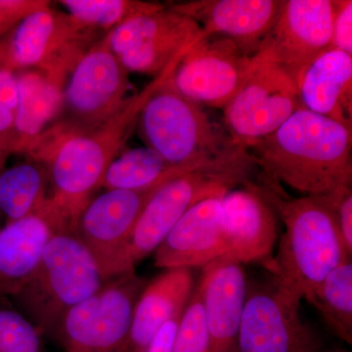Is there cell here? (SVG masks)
<instances>
[{
    "label": "cell",
    "instance_id": "836d02e7",
    "mask_svg": "<svg viewBox=\"0 0 352 352\" xmlns=\"http://www.w3.org/2000/svg\"><path fill=\"white\" fill-rule=\"evenodd\" d=\"M182 314L176 315L164 323L142 352H173L176 333Z\"/></svg>",
    "mask_w": 352,
    "mask_h": 352
},
{
    "label": "cell",
    "instance_id": "9a60e30c",
    "mask_svg": "<svg viewBox=\"0 0 352 352\" xmlns=\"http://www.w3.org/2000/svg\"><path fill=\"white\" fill-rule=\"evenodd\" d=\"M201 36L206 34L198 23L168 6L127 21L107 34L111 50L129 73L153 78Z\"/></svg>",
    "mask_w": 352,
    "mask_h": 352
},
{
    "label": "cell",
    "instance_id": "52a82bcc",
    "mask_svg": "<svg viewBox=\"0 0 352 352\" xmlns=\"http://www.w3.org/2000/svg\"><path fill=\"white\" fill-rule=\"evenodd\" d=\"M171 78V76H170ZM170 80L146 102L139 129L147 147L173 166H200L237 144L200 104L180 94Z\"/></svg>",
    "mask_w": 352,
    "mask_h": 352
},
{
    "label": "cell",
    "instance_id": "4fadbf2b",
    "mask_svg": "<svg viewBox=\"0 0 352 352\" xmlns=\"http://www.w3.org/2000/svg\"><path fill=\"white\" fill-rule=\"evenodd\" d=\"M300 108L294 78L278 65L263 62L223 109L224 120L234 143L250 149Z\"/></svg>",
    "mask_w": 352,
    "mask_h": 352
},
{
    "label": "cell",
    "instance_id": "8992f818",
    "mask_svg": "<svg viewBox=\"0 0 352 352\" xmlns=\"http://www.w3.org/2000/svg\"><path fill=\"white\" fill-rule=\"evenodd\" d=\"M104 283L96 261L75 232H58L48 241L31 279L12 298L39 332L54 338L69 310Z\"/></svg>",
    "mask_w": 352,
    "mask_h": 352
},
{
    "label": "cell",
    "instance_id": "9c48e42d",
    "mask_svg": "<svg viewBox=\"0 0 352 352\" xmlns=\"http://www.w3.org/2000/svg\"><path fill=\"white\" fill-rule=\"evenodd\" d=\"M147 283L135 272L105 281L69 310L54 339L64 352H126L134 307Z\"/></svg>",
    "mask_w": 352,
    "mask_h": 352
},
{
    "label": "cell",
    "instance_id": "d4e9b609",
    "mask_svg": "<svg viewBox=\"0 0 352 352\" xmlns=\"http://www.w3.org/2000/svg\"><path fill=\"white\" fill-rule=\"evenodd\" d=\"M47 170L36 163L21 164L0 173V212L7 223L36 214L46 195Z\"/></svg>",
    "mask_w": 352,
    "mask_h": 352
},
{
    "label": "cell",
    "instance_id": "603a6c76",
    "mask_svg": "<svg viewBox=\"0 0 352 352\" xmlns=\"http://www.w3.org/2000/svg\"><path fill=\"white\" fill-rule=\"evenodd\" d=\"M16 80L18 105L12 153L25 155L56 118L65 85L34 69L17 72Z\"/></svg>",
    "mask_w": 352,
    "mask_h": 352
},
{
    "label": "cell",
    "instance_id": "cb8c5ba5",
    "mask_svg": "<svg viewBox=\"0 0 352 352\" xmlns=\"http://www.w3.org/2000/svg\"><path fill=\"white\" fill-rule=\"evenodd\" d=\"M200 166H173L155 150L145 146L129 150L116 157L106 170L102 187L106 190L149 188Z\"/></svg>",
    "mask_w": 352,
    "mask_h": 352
},
{
    "label": "cell",
    "instance_id": "f546056e",
    "mask_svg": "<svg viewBox=\"0 0 352 352\" xmlns=\"http://www.w3.org/2000/svg\"><path fill=\"white\" fill-rule=\"evenodd\" d=\"M17 105L16 73L0 66V166L7 155L12 154Z\"/></svg>",
    "mask_w": 352,
    "mask_h": 352
},
{
    "label": "cell",
    "instance_id": "d6a6232c",
    "mask_svg": "<svg viewBox=\"0 0 352 352\" xmlns=\"http://www.w3.org/2000/svg\"><path fill=\"white\" fill-rule=\"evenodd\" d=\"M332 48L352 55V1L338 0L333 20Z\"/></svg>",
    "mask_w": 352,
    "mask_h": 352
},
{
    "label": "cell",
    "instance_id": "ffe728a7",
    "mask_svg": "<svg viewBox=\"0 0 352 352\" xmlns=\"http://www.w3.org/2000/svg\"><path fill=\"white\" fill-rule=\"evenodd\" d=\"M192 268L164 270L146 284L132 316L126 352H142L164 323L182 314L196 286Z\"/></svg>",
    "mask_w": 352,
    "mask_h": 352
},
{
    "label": "cell",
    "instance_id": "4dcf8cb0",
    "mask_svg": "<svg viewBox=\"0 0 352 352\" xmlns=\"http://www.w3.org/2000/svg\"><path fill=\"white\" fill-rule=\"evenodd\" d=\"M50 6L45 0H0V36L15 29L28 16Z\"/></svg>",
    "mask_w": 352,
    "mask_h": 352
},
{
    "label": "cell",
    "instance_id": "4316f807",
    "mask_svg": "<svg viewBox=\"0 0 352 352\" xmlns=\"http://www.w3.org/2000/svg\"><path fill=\"white\" fill-rule=\"evenodd\" d=\"M58 3L80 24L105 34L127 21L157 12L166 7L139 0H62Z\"/></svg>",
    "mask_w": 352,
    "mask_h": 352
},
{
    "label": "cell",
    "instance_id": "7402d4cb",
    "mask_svg": "<svg viewBox=\"0 0 352 352\" xmlns=\"http://www.w3.org/2000/svg\"><path fill=\"white\" fill-rule=\"evenodd\" d=\"M55 233L38 212L0 229V298H14L24 288Z\"/></svg>",
    "mask_w": 352,
    "mask_h": 352
},
{
    "label": "cell",
    "instance_id": "e0dca14e",
    "mask_svg": "<svg viewBox=\"0 0 352 352\" xmlns=\"http://www.w3.org/2000/svg\"><path fill=\"white\" fill-rule=\"evenodd\" d=\"M197 280L208 338V352H239L248 278L243 264L226 256L201 267Z\"/></svg>",
    "mask_w": 352,
    "mask_h": 352
},
{
    "label": "cell",
    "instance_id": "6da1fadb",
    "mask_svg": "<svg viewBox=\"0 0 352 352\" xmlns=\"http://www.w3.org/2000/svg\"><path fill=\"white\" fill-rule=\"evenodd\" d=\"M351 141L349 127L300 108L249 150L264 179L326 197L351 187Z\"/></svg>",
    "mask_w": 352,
    "mask_h": 352
},
{
    "label": "cell",
    "instance_id": "277c9868",
    "mask_svg": "<svg viewBox=\"0 0 352 352\" xmlns=\"http://www.w3.org/2000/svg\"><path fill=\"white\" fill-rule=\"evenodd\" d=\"M129 88V72L113 54L105 34L76 65L56 118L25 156L46 168L65 143L110 119L126 102Z\"/></svg>",
    "mask_w": 352,
    "mask_h": 352
},
{
    "label": "cell",
    "instance_id": "ba28073f",
    "mask_svg": "<svg viewBox=\"0 0 352 352\" xmlns=\"http://www.w3.org/2000/svg\"><path fill=\"white\" fill-rule=\"evenodd\" d=\"M105 34L47 6L25 17L0 43V52L15 73L38 69L66 85L76 65Z\"/></svg>",
    "mask_w": 352,
    "mask_h": 352
},
{
    "label": "cell",
    "instance_id": "7a4b0ae2",
    "mask_svg": "<svg viewBox=\"0 0 352 352\" xmlns=\"http://www.w3.org/2000/svg\"><path fill=\"white\" fill-rule=\"evenodd\" d=\"M182 55L140 92L127 97L110 119L65 143L51 160L45 168L50 171L52 193L39 212L56 232H75L78 217L102 187L106 170L131 136L146 102L170 80Z\"/></svg>",
    "mask_w": 352,
    "mask_h": 352
},
{
    "label": "cell",
    "instance_id": "2e32d148",
    "mask_svg": "<svg viewBox=\"0 0 352 352\" xmlns=\"http://www.w3.org/2000/svg\"><path fill=\"white\" fill-rule=\"evenodd\" d=\"M222 197L223 256L241 264L270 261L278 239V217L256 182Z\"/></svg>",
    "mask_w": 352,
    "mask_h": 352
},
{
    "label": "cell",
    "instance_id": "5bb4252c",
    "mask_svg": "<svg viewBox=\"0 0 352 352\" xmlns=\"http://www.w3.org/2000/svg\"><path fill=\"white\" fill-rule=\"evenodd\" d=\"M337 9L335 0H283L258 56L283 68L298 87L308 67L332 48Z\"/></svg>",
    "mask_w": 352,
    "mask_h": 352
},
{
    "label": "cell",
    "instance_id": "d6986e66",
    "mask_svg": "<svg viewBox=\"0 0 352 352\" xmlns=\"http://www.w3.org/2000/svg\"><path fill=\"white\" fill-rule=\"evenodd\" d=\"M221 200L208 199L190 208L155 251L154 265L193 270L223 256Z\"/></svg>",
    "mask_w": 352,
    "mask_h": 352
},
{
    "label": "cell",
    "instance_id": "3957f363",
    "mask_svg": "<svg viewBox=\"0 0 352 352\" xmlns=\"http://www.w3.org/2000/svg\"><path fill=\"white\" fill-rule=\"evenodd\" d=\"M285 226L276 258L267 264L271 279L296 302L309 300L324 279L351 256L327 197L292 198L281 184L256 182Z\"/></svg>",
    "mask_w": 352,
    "mask_h": 352
},
{
    "label": "cell",
    "instance_id": "7c38bea8",
    "mask_svg": "<svg viewBox=\"0 0 352 352\" xmlns=\"http://www.w3.org/2000/svg\"><path fill=\"white\" fill-rule=\"evenodd\" d=\"M296 302L270 278L248 279L239 352H319L321 340L305 323Z\"/></svg>",
    "mask_w": 352,
    "mask_h": 352
},
{
    "label": "cell",
    "instance_id": "484cf974",
    "mask_svg": "<svg viewBox=\"0 0 352 352\" xmlns=\"http://www.w3.org/2000/svg\"><path fill=\"white\" fill-rule=\"evenodd\" d=\"M308 302L320 312L333 333L352 342V263L347 259L322 281Z\"/></svg>",
    "mask_w": 352,
    "mask_h": 352
},
{
    "label": "cell",
    "instance_id": "30bf717a",
    "mask_svg": "<svg viewBox=\"0 0 352 352\" xmlns=\"http://www.w3.org/2000/svg\"><path fill=\"white\" fill-rule=\"evenodd\" d=\"M263 62L233 39L201 36L182 55L170 82L190 100L223 110Z\"/></svg>",
    "mask_w": 352,
    "mask_h": 352
},
{
    "label": "cell",
    "instance_id": "44dd1931",
    "mask_svg": "<svg viewBox=\"0 0 352 352\" xmlns=\"http://www.w3.org/2000/svg\"><path fill=\"white\" fill-rule=\"evenodd\" d=\"M298 87L302 108L351 129L352 55L326 51L308 67Z\"/></svg>",
    "mask_w": 352,
    "mask_h": 352
},
{
    "label": "cell",
    "instance_id": "f1b7e54d",
    "mask_svg": "<svg viewBox=\"0 0 352 352\" xmlns=\"http://www.w3.org/2000/svg\"><path fill=\"white\" fill-rule=\"evenodd\" d=\"M173 352H208V338L197 286L182 315Z\"/></svg>",
    "mask_w": 352,
    "mask_h": 352
},
{
    "label": "cell",
    "instance_id": "1f68e13d",
    "mask_svg": "<svg viewBox=\"0 0 352 352\" xmlns=\"http://www.w3.org/2000/svg\"><path fill=\"white\" fill-rule=\"evenodd\" d=\"M332 204L338 228L349 256H352V192L351 187L333 195L326 196Z\"/></svg>",
    "mask_w": 352,
    "mask_h": 352
},
{
    "label": "cell",
    "instance_id": "5b68a950",
    "mask_svg": "<svg viewBox=\"0 0 352 352\" xmlns=\"http://www.w3.org/2000/svg\"><path fill=\"white\" fill-rule=\"evenodd\" d=\"M256 163L244 146H236L200 168L164 183L148 201L129 240L132 267L155 252L178 220L197 204L223 197L236 185L252 182Z\"/></svg>",
    "mask_w": 352,
    "mask_h": 352
},
{
    "label": "cell",
    "instance_id": "8fae6325",
    "mask_svg": "<svg viewBox=\"0 0 352 352\" xmlns=\"http://www.w3.org/2000/svg\"><path fill=\"white\" fill-rule=\"evenodd\" d=\"M164 184L107 190L92 199L78 217L75 234L94 256L104 281L135 272L129 261V237L148 201Z\"/></svg>",
    "mask_w": 352,
    "mask_h": 352
},
{
    "label": "cell",
    "instance_id": "83f0119b",
    "mask_svg": "<svg viewBox=\"0 0 352 352\" xmlns=\"http://www.w3.org/2000/svg\"><path fill=\"white\" fill-rule=\"evenodd\" d=\"M41 337L18 308L0 298V352H41Z\"/></svg>",
    "mask_w": 352,
    "mask_h": 352
},
{
    "label": "cell",
    "instance_id": "ac0fdd59",
    "mask_svg": "<svg viewBox=\"0 0 352 352\" xmlns=\"http://www.w3.org/2000/svg\"><path fill=\"white\" fill-rule=\"evenodd\" d=\"M282 6L283 0H193L168 7L198 23L206 36H226L256 54Z\"/></svg>",
    "mask_w": 352,
    "mask_h": 352
}]
</instances>
